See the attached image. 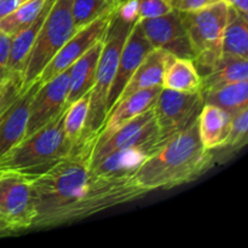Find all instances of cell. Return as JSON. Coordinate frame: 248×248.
Here are the masks:
<instances>
[{
	"mask_svg": "<svg viewBox=\"0 0 248 248\" xmlns=\"http://www.w3.org/2000/svg\"><path fill=\"white\" fill-rule=\"evenodd\" d=\"M156 149L147 147L125 148L107 155L104 159L92 165L97 174L108 178H132L140 165Z\"/></svg>",
	"mask_w": 248,
	"mask_h": 248,
	"instance_id": "2e32d148",
	"label": "cell"
},
{
	"mask_svg": "<svg viewBox=\"0 0 248 248\" xmlns=\"http://www.w3.org/2000/svg\"><path fill=\"white\" fill-rule=\"evenodd\" d=\"M229 15V5L223 0L202 9L179 12L195 52L193 63L200 78L222 56V40Z\"/></svg>",
	"mask_w": 248,
	"mask_h": 248,
	"instance_id": "5b68a950",
	"label": "cell"
},
{
	"mask_svg": "<svg viewBox=\"0 0 248 248\" xmlns=\"http://www.w3.org/2000/svg\"><path fill=\"white\" fill-rule=\"evenodd\" d=\"M11 39V36L0 33V82L9 78L7 62H9Z\"/></svg>",
	"mask_w": 248,
	"mask_h": 248,
	"instance_id": "4dcf8cb0",
	"label": "cell"
},
{
	"mask_svg": "<svg viewBox=\"0 0 248 248\" xmlns=\"http://www.w3.org/2000/svg\"><path fill=\"white\" fill-rule=\"evenodd\" d=\"M162 86L150 87V89L140 90L135 93L130 94L126 98L121 99L115 104L109 115L107 116L106 124L98 136H108L111 132L140 115L144 111L149 110L154 107L156 97L161 91Z\"/></svg>",
	"mask_w": 248,
	"mask_h": 248,
	"instance_id": "9a60e30c",
	"label": "cell"
},
{
	"mask_svg": "<svg viewBox=\"0 0 248 248\" xmlns=\"http://www.w3.org/2000/svg\"><path fill=\"white\" fill-rule=\"evenodd\" d=\"M90 106V92L67 107L64 115V132L74 144L84 132Z\"/></svg>",
	"mask_w": 248,
	"mask_h": 248,
	"instance_id": "4316f807",
	"label": "cell"
},
{
	"mask_svg": "<svg viewBox=\"0 0 248 248\" xmlns=\"http://www.w3.org/2000/svg\"><path fill=\"white\" fill-rule=\"evenodd\" d=\"M102 48H103V39L97 41L81 57L73 63L72 67H69V89L65 99L67 107L84 94L91 92L96 79V70Z\"/></svg>",
	"mask_w": 248,
	"mask_h": 248,
	"instance_id": "e0dca14e",
	"label": "cell"
},
{
	"mask_svg": "<svg viewBox=\"0 0 248 248\" xmlns=\"http://www.w3.org/2000/svg\"><path fill=\"white\" fill-rule=\"evenodd\" d=\"M248 133V108L239 111L232 118L230 135L225 147L232 149H241L247 143ZM224 147V148H225Z\"/></svg>",
	"mask_w": 248,
	"mask_h": 248,
	"instance_id": "83f0119b",
	"label": "cell"
},
{
	"mask_svg": "<svg viewBox=\"0 0 248 248\" xmlns=\"http://www.w3.org/2000/svg\"><path fill=\"white\" fill-rule=\"evenodd\" d=\"M172 10L178 12H189L208 6L218 0H166Z\"/></svg>",
	"mask_w": 248,
	"mask_h": 248,
	"instance_id": "f546056e",
	"label": "cell"
},
{
	"mask_svg": "<svg viewBox=\"0 0 248 248\" xmlns=\"http://www.w3.org/2000/svg\"><path fill=\"white\" fill-rule=\"evenodd\" d=\"M113 12L114 10L109 14L103 15L102 17L97 18L96 21L90 23L89 26L75 31L74 35L61 47V50L53 56V58L48 62V64L44 68L40 77L38 78L39 81L41 84H45L48 80L57 77L58 74L72 67L73 63L78 58L81 57L97 41L103 39L107 28L110 23Z\"/></svg>",
	"mask_w": 248,
	"mask_h": 248,
	"instance_id": "8fae6325",
	"label": "cell"
},
{
	"mask_svg": "<svg viewBox=\"0 0 248 248\" xmlns=\"http://www.w3.org/2000/svg\"><path fill=\"white\" fill-rule=\"evenodd\" d=\"M232 118L228 111L213 104H203L198 116L199 136L206 149L224 148L230 135Z\"/></svg>",
	"mask_w": 248,
	"mask_h": 248,
	"instance_id": "ac0fdd59",
	"label": "cell"
},
{
	"mask_svg": "<svg viewBox=\"0 0 248 248\" xmlns=\"http://www.w3.org/2000/svg\"><path fill=\"white\" fill-rule=\"evenodd\" d=\"M153 48L154 46L148 40L140 22L137 21L133 28L131 29L121 50L120 57H119L118 68H116L113 82L109 89L108 98H107V116L119 101L121 92L130 81L132 75L135 74L137 68Z\"/></svg>",
	"mask_w": 248,
	"mask_h": 248,
	"instance_id": "4fadbf2b",
	"label": "cell"
},
{
	"mask_svg": "<svg viewBox=\"0 0 248 248\" xmlns=\"http://www.w3.org/2000/svg\"><path fill=\"white\" fill-rule=\"evenodd\" d=\"M160 145L159 128L152 108L124 124L110 135L98 136L92 152L91 166L104 159L107 155L125 148L147 147L157 149Z\"/></svg>",
	"mask_w": 248,
	"mask_h": 248,
	"instance_id": "9c48e42d",
	"label": "cell"
},
{
	"mask_svg": "<svg viewBox=\"0 0 248 248\" xmlns=\"http://www.w3.org/2000/svg\"><path fill=\"white\" fill-rule=\"evenodd\" d=\"M162 87L181 92L201 91V79L193 60L171 55L165 68Z\"/></svg>",
	"mask_w": 248,
	"mask_h": 248,
	"instance_id": "7402d4cb",
	"label": "cell"
},
{
	"mask_svg": "<svg viewBox=\"0 0 248 248\" xmlns=\"http://www.w3.org/2000/svg\"><path fill=\"white\" fill-rule=\"evenodd\" d=\"M222 53L248 60V21L247 15L229 6L228 22L222 40Z\"/></svg>",
	"mask_w": 248,
	"mask_h": 248,
	"instance_id": "603a6c76",
	"label": "cell"
},
{
	"mask_svg": "<svg viewBox=\"0 0 248 248\" xmlns=\"http://www.w3.org/2000/svg\"><path fill=\"white\" fill-rule=\"evenodd\" d=\"M19 5V0H0V19L11 14Z\"/></svg>",
	"mask_w": 248,
	"mask_h": 248,
	"instance_id": "1f68e13d",
	"label": "cell"
},
{
	"mask_svg": "<svg viewBox=\"0 0 248 248\" xmlns=\"http://www.w3.org/2000/svg\"><path fill=\"white\" fill-rule=\"evenodd\" d=\"M138 22L154 48H161L174 57L194 60L195 52L178 11L172 10L161 16L142 18Z\"/></svg>",
	"mask_w": 248,
	"mask_h": 248,
	"instance_id": "30bf717a",
	"label": "cell"
},
{
	"mask_svg": "<svg viewBox=\"0 0 248 248\" xmlns=\"http://www.w3.org/2000/svg\"><path fill=\"white\" fill-rule=\"evenodd\" d=\"M35 218L31 181L0 173V228L4 232L31 229Z\"/></svg>",
	"mask_w": 248,
	"mask_h": 248,
	"instance_id": "ba28073f",
	"label": "cell"
},
{
	"mask_svg": "<svg viewBox=\"0 0 248 248\" xmlns=\"http://www.w3.org/2000/svg\"><path fill=\"white\" fill-rule=\"evenodd\" d=\"M23 89L21 75H11L6 80L0 82V111L14 101L15 97Z\"/></svg>",
	"mask_w": 248,
	"mask_h": 248,
	"instance_id": "f1b7e54d",
	"label": "cell"
},
{
	"mask_svg": "<svg viewBox=\"0 0 248 248\" xmlns=\"http://www.w3.org/2000/svg\"><path fill=\"white\" fill-rule=\"evenodd\" d=\"M202 94L203 104H213L234 116L248 108V80L232 82Z\"/></svg>",
	"mask_w": 248,
	"mask_h": 248,
	"instance_id": "cb8c5ba5",
	"label": "cell"
},
{
	"mask_svg": "<svg viewBox=\"0 0 248 248\" xmlns=\"http://www.w3.org/2000/svg\"><path fill=\"white\" fill-rule=\"evenodd\" d=\"M98 135L82 132L63 161L31 181V228H52L93 216L148 193L133 178H108L91 169Z\"/></svg>",
	"mask_w": 248,
	"mask_h": 248,
	"instance_id": "6da1fadb",
	"label": "cell"
},
{
	"mask_svg": "<svg viewBox=\"0 0 248 248\" xmlns=\"http://www.w3.org/2000/svg\"><path fill=\"white\" fill-rule=\"evenodd\" d=\"M28 1V0H19V4H22V2H26Z\"/></svg>",
	"mask_w": 248,
	"mask_h": 248,
	"instance_id": "e575fe53",
	"label": "cell"
},
{
	"mask_svg": "<svg viewBox=\"0 0 248 248\" xmlns=\"http://www.w3.org/2000/svg\"><path fill=\"white\" fill-rule=\"evenodd\" d=\"M170 57H171V53L166 52L161 48H153L144 58V61L140 63V67L137 68L125 89L123 90L119 101L126 98L140 90L162 86L165 68H166L167 61Z\"/></svg>",
	"mask_w": 248,
	"mask_h": 248,
	"instance_id": "d6986e66",
	"label": "cell"
},
{
	"mask_svg": "<svg viewBox=\"0 0 248 248\" xmlns=\"http://www.w3.org/2000/svg\"><path fill=\"white\" fill-rule=\"evenodd\" d=\"M53 2H55V0H45L40 12L36 16V18L34 19L33 23L29 27H27L26 29H23L21 33L12 36L11 46H10L9 62H7L9 77H11V75H21L22 77V70H23V65L27 60V56H28L31 46H33L34 40H35L36 35H38L48 11L52 7Z\"/></svg>",
	"mask_w": 248,
	"mask_h": 248,
	"instance_id": "44dd1931",
	"label": "cell"
},
{
	"mask_svg": "<svg viewBox=\"0 0 248 248\" xmlns=\"http://www.w3.org/2000/svg\"><path fill=\"white\" fill-rule=\"evenodd\" d=\"M68 89H69V68L39 86L29 108L26 137L50 123L63 109L67 108L65 99L68 96Z\"/></svg>",
	"mask_w": 248,
	"mask_h": 248,
	"instance_id": "7c38bea8",
	"label": "cell"
},
{
	"mask_svg": "<svg viewBox=\"0 0 248 248\" xmlns=\"http://www.w3.org/2000/svg\"><path fill=\"white\" fill-rule=\"evenodd\" d=\"M45 0H28L19 4L11 14L0 19V33L15 36L31 26L40 12Z\"/></svg>",
	"mask_w": 248,
	"mask_h": 248,
	"instance_id": "d4e9b609",
	"label": "cell"
},
{
	"mask_svg": "<svg viewBox=\"0 0 248 248\" xmlns=\"http://www.w3.org/2000/svg\"><path fill=\"white\" fill-rule=\"evenodd\" d=\"M223 1H225L229 6L234 7L235 10L240 11L241 14H248V0H223Z\"/></svg>",
	"mask_w": 248,
	"mask_h": 248,
	"instance_id": "d6a6232c",
	"label": "cell"
},
{
	"mask_svg": "<svg viewBox=\"0 0 248 248\" xmlns=\"http://www.w3.org/2000/svg\"><path fill=\"white\" fill-rule=\"evenodd\" d=\"M70 10L75 29L79 31L103 15L115 10V7L107 0H72Z\"/></svg>",
	"mask_w": 248,
	"mask_h": 248,
	"instance_id": "484cf974",
	"label": "cell"
},
{
	"mask_svg": "<svg viewBox=\"0 0 248 248\" xmlns=\"http://www.w3.org/2000/svg\"><path fill=\"white\" fill-rule=\"evenodd\" d=\"M70 7L72 0H55L53 2L24 62L23 87L40 77L53 56L77 31Z\"/></svg>",
	"mask_w": 248,
	"mask_h": 248,
	"instance_id": "8992f818",
	"label": "cell"
},
{
	"mask_svg": "<svg viewBox=\"0 0 248 248\" xmlns=\"http://www.w3.org/2000/svg\"><path fill=\"white\" fill-rule=\"evenodd\" d=\"M202 106L201 91L181 92L162 87L153 107L161 144L195 123Z\"/></svg>",
	"mask_w": 248,
	"mask_h": 248,
	"instance_id": "52a82bcc",
	"label": "cell"
},
{
	"mask_svg": "<svg viewBox=\"0 0 248 248\" xmlns=\"http://www.w3.org/2000/svg\"><path fill=\"white\" fill-rule=\"evenodd\" d=\"M65 110L0 157V172L33 181L63 161L73 148L64 132Z\"/></svg>",
	"mask_w": 248,
	"mask_h": 248,
	"instance_id": "3957f363",
	"label": "cell"
},
{
	"mask_svg": "<svg viewBox=\"0 0 248 248\" xmlns=\"http://www.w3.org/2000/svg\"><path fill=\"white\" fill-rule=\"evenodd\" d=\"M137 21L127 19L116 7L103 38V48L98 60L96 79L90 92V106L84 132L99 135L107 120V98L113 82L119 57L126 39Z\"/></svg>",
	"mask_w": 248,
	"mask_h": 248,
	"instance_id": "277c9868",
	"label": "cell"
},
{
	"mask_svg": "<svg viewBox=\"0 0 248 248\" xmlns=\"http://www.w3.org/2000/svg\"><path fill=\"white\" fill-rule=\"evenodd\" d=\"M213 162L212 150L206 149L199 136L198 120L160 145L133 174L144 190L170 189L195 181Z\"/></svg>",
	"mask_w": 248,
	"mask_h": 248,
	"instance_id": "7a4b0ae2",
	"label": "cell"
},
{
	"mask_svg": "<svg viewBox=\"0 0 248 248\" xmlns=\"http://www.w3.org/2000/svg\"><path fill=\"white\" fill-rule=\"evenodd\" d=\"M107 1H108L110 5H113V6L116 9V7H119L120 5H123L124 2H126L127 0H107Z\"/></svg>",
	"mask_w": 248,
	"mask_h": 248,
	"instance_id": "836d02e7",
	"label": "cell"
},
{
	"mask_svg": "<svg viewBox=\"0 0 248 248\" xmlns=\"http://www.w3.org/2000/svg\"><path fill=\"white\" fill-rule=\"evenodd\" d=\"M242 80H248V60L222 53L208 72L201 78V93H207Z\"/></svg>",
	"mask_w": 248,
	"mask_h": 248,
	"instance_id": "ffe728a7",
	"label": "cell"
},
{
	"mask_svg": "<svg viewBox=\"0 0 248 248\" xmlns=\"http://www.w3.org/2000/svg\"><path fill=\"white\" fill-rule=\"evenodd\" d=\"M41 82L39 79L27 85L18 94L0 111V157L18 144L26 137L27 124L31 99Z\"/></svg>",
	"mask_w": 248,
	"mask_h": 248,
	"instance_id": "5bb4252c",
	"label": "cell"
}]
</instances>
